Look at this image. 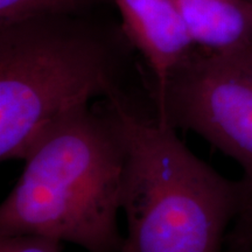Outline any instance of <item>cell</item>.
I'll return each instance as SVG.
<instances>
[{
  "label": "cell",
  "mask_w": 252,
  "mask_h": 252,
  "mask_svg": "<svg viewBox=\"0 0 252 252\" xmlns=\"http://www.w3.org/2000/svg\"><path fill=\"white\" fill-rule=\"evenodd\" d=\"M103 100L126 149L121 252H225L228 226L250 195L243 179L220 175L125 90Z\"/></svg>",
  "instance_id": "obj_2"
},
{
  "label": "cell",
  "mask_w": 252,
  "mask_h": 252,
  "mask_svg": "<svg viewBox=\"0 0 252 252\" xmlns=\"http://www.w3.org/2000/svg\"><path fill=\"white\" fill-rule=\"evenodd\" d=\"M195 48L252 68V2L249 0H172Z\"/></svg>",
  "instance_id": "obj_6"
},
{
  "label": "cell",
  "mask_w": 252,
  "mask_h": 252,
  "mask_svg": "<svg viewBox=\"0 0 252 252\" xmlns=\"http://www.w3.org/2000/svg\"><path fill=\"white\" fill-rule=\"evenodd\" d=\"M252 251V195L234 220V225L225 236V252Z\"/></svg>",
  "instance_id": "obj_8"
},
{
  "label": "cell",
  "mask_w": 252,
  "mask_h": 252,
  "mask_svg": "<svg viewBox=\"0 0 252 252\" xmlns=\"http://www.w3.org/2000/svg\"><path fill=\"white\" fill-rule=\"evenodd\" d=\"M249 1H251V2H252V0H249Z\"/></svg>",
  "instance_id": "obj_10"
},
{
  "label": "cell",
  "mask_w": 252,
  "mask_h": 252,
  "mask_svg": "<svg viewBox=\"0 0 252 252\" xmlns=\"http://www.w3.org/2000/svg\"><path fill=\"white\" fill-rule=\"evenodd\" d=\"M125 160L121 127L105 102L75 110L25 158L0 207V238L37 236L88 252H121Z\"/></svg>",
  "instance_id": "obj_1"
},
{
  "label": "cell",
  "mask_w": 252,
  "mask_h": 252,
  "mask_svg": "<svg viewBox=\"0 0 252 252\" xmlns=\"http://www.w3.org/2000/svg\"><path fill=\"white\" fill-rule=\"evenodd\" d=\"M81 15L0 26V159L25 160L49 128L94 97L122 90L132 48L124 33Z\"/></svg>",
  "instance_id": "obj_3"
},
{
  "label": "cell",
  "mask_w": 252,
  "mask_h": 252,
  "mask_svg": "<svg viewBox=\"0 0 252 252\" xmlns=\"http://www.w3.org/2000/svg\"><path fill=\"white\" fill-rule=\"evenodd\" d=\"M121 12L122 32L143 56L150 72L149 94L165 87L172 69L195 46L172 0H113Z\"/></svg>",
  "instance_id": "obj_5"
},
{
  "label": "cell",
  "mask_w": 252,
  "mask_h": 252,
  "mask_svg": "<svg viewBox=\"0 0 252 252\" xmlns=\"http://www.w3.org/2000/svg\"><path fill=\"white\" fill-rule=\"evenodd\" d=\"M62 242L37 236L0 238V252H61Z\"/></svg>",
  "instance_id": "obj_9"
},
{
  "label": "cell",
  "mask_w": 252,
  "mask_h": 252,
  "mask_svg": "<svg viewBox=\"0 0 252 252\" xmlns=\"http://www.w3.org/2000/svg\"><path fill=\"white\" fill-rule=\"evenodd\" d=\"M251 252H252V251H251Z\"/></svg>",
  "instance_id": "obj_11"
},
{
  "label": "cell",
  "mask_w": 252,
  "mask_h": 252,
  "mask_svg": "<svg viewBox=\"0 0 252 252\" xmlns=\"http://www.w3.org/2000/svg\"><path fill=\"white\" fill-rule=\"evenodd\" d=\"M103 0H0V26L49 15H83Z\"/></svg>",
  "instance_id": "obj_7"
},
{
  "label": "cell",
  "mask_w": 252,
  "mask_h": 252,
  "mask_svg": "<svg viewBox=\"0 0 252 252\" xmlns=\"http://www.w3.org/2000/svg\"><path fill=\"white\" fill-rule=\"evenodd\" d=\"M149 109L173 128L194 131L239 163L252 195V68L196 48L147 94Z\"/></svg>",
  "instance_id": "obj_4"
}]
</instances>
